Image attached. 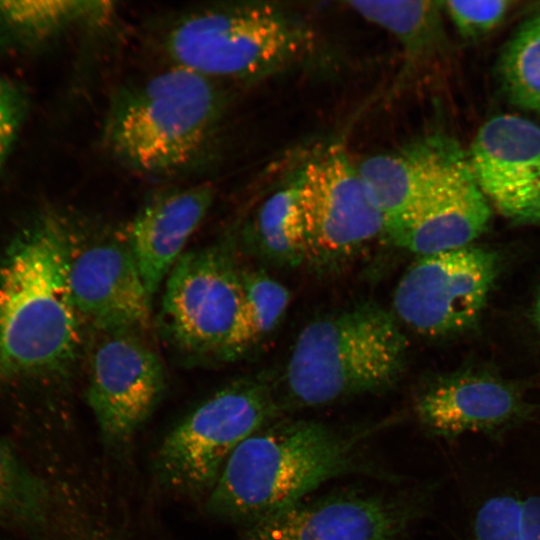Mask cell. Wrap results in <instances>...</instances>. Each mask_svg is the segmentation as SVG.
I'll return each instance as SVG.
<instances>
[{"mask_svg": "<svg viewBox=\"0 0 540 540\" xmlns=\"http://www.w3.org/2000/svg\"><path fill=\"white\" fill-rule=\"evenodd\" d=\"M381 426L347 429L316 420L276 419L233 452L204 501L206 512L245 528L334 478L363 475L395 481L369 451Z\"/></svg>", "mask_w": 540, "mask_h": 540, "instance_id": "1", "label": "cell"}, {"mask_svg": "<svg viewBox=\"0 0 540 540\" xmlns=\"http://www.w3.org/2000/svg\"><path fill=\"white\" fill-rule=\"evenodd\" d=\"M71 223L38 215L11 242L0 262V377L61 374L81 344V317L71 298Z\"/></svg>", "mask_w": 540, "mask_h": 540, "instance_id": "2", "label": "cell"}, {"mask_svg": "<svg viewBox=\"0 0 540 540\" xmlns=\"http://www.w3.org/2000/svg\"><path fill=\"white\" fill-rule=\"evenodd\" d=\"M225 108L220 82L171 65L114 92L103 142L117 162L134 172L180 173L212 150Z\"/></svg>", "mask_w": 540, "mask_h": 540, "instance_id": "3", "label": "cell"}, {"mask_svg": "<svg viewBox=\"0 0 540 540\" xmlns=\"http://www.w3.org/2000/svg\"><path fill=\"white\" fill-rule=\"evenodd\" d=\"M408 341L393 313L357 304L309 322L277 381L282 412L382 392L401 377Z\"/></svg>", "mask_w": 540, "mask_h": 540, "instance_id": "4", "label": "cell"}, {"mask_svg": "<svg viewBox=\"0 0 540 540\" xmlns=\"http://www.w3.org/2000/svg\"><path fill=\"white\" fill-rule=\"evenodd\" d=\"M308 33L266 2H221L189 9L165 28L161 47L171 65L217 82H252L302 54Z\"/></svg>", "mask_w": 540, "mask_h": 540, "instance_id": "5", "label": "cell"}, {"mask_svg": "<svg viewBox=\"0 0 540 540\" xmlns=\"http://www.w3.org/2000/svg\"><path fill=\"white\" fill-rule=\"evenodd\" d=\"M282 413L277 381L270 376L229 383L164 437L153 462L157 483L176 496L205 501L233 452Z\"/></svg>", "mask_w": 540, "mask_h": 540, "instance_id": "6", "label": "cell"}, {"mask_svg": "<svg viewBox=\"0 0 540 540\" xmlns=\"http://www.w3.org/2000/svg\"><path fill=\"white\" fill-rule=\"evenodd\" d=\"M232 247L227 239L184 252L165 280L160 325L188 357L231 360L253 346Z\"/></svg>", "mask_w": 540, "mask_h": 540, "instance_id": "7", "label": "cell"}, {"mask_svg": "<svg viewBox=\"0 0 540 540\" xmlns=\"http://www.w3.org/2000/svg\"><path fill=\"white\" fill-rule=\"evenodd\" d=\"M433 490L342 489L306 497L245 527L244 540H406L428 512Z\"/></svg>", "mask_w": 540, "mask_h": 540, "instance_id": "8", "label": "cell"}, {"mask_svg": "<svg viewBox=\"0 0 540 540\" xmlns=\"http://www.w3.org/2000/svg\"><path fill=\"white\" fill-rule=\"evenodd\" d=\"M499 270V255L474 245L418 256L396 286L393 315L427 337L464 332L479 319Z\"/></svg>", "mask_w": 540, "mask_h": 540, "instance_id": "9", "label": "cell"}, {"mask_svg": "<svg viewBox=\"0 0 540 540\" xmlns=\"http://www.w3.org/2000/svg\"><path fill=\"white\" fill-rule=\"evenodd\" d=\"M302 212L306 260L325 266L347 260L376 237L385 219L340 146L309 160L294 177Z\"/></svg>", "mask_w": 540, "mask_h": 540, "instance_id": "10", "label": "cell"}, {"mask_svg": "<svg viewBox=\"0 0 540 540\" xmlns=\"http://www.w3.org/2000/svg\"><path fill=\"white\" fill-rule=\"evenodd\" d=\"M490 217L467 153L450 139L423 190L407 209L385 222L382 236L418 256L429 255L471 245Z\"/></svg>", "mask_w": 540, "mask_h": 540, "instance_id": "11", "label": "cell"}, {"mask_svg": "<svg viewBox=\"0 0 540 540\" xmlns=\"http://www.w3.org/2000/svg\"><path fill=\"white\" fill-rule=\"evenodd\" d=\"M90 354L87 402L108 448L131 443L164 389L157 353L139 332H98Z\"/></svg>", "mask_w": 540, "mask_h": 540, "instance_id": "12", "label": "cell"}, {"mask_svg": "<svg viewBox=\"0 0 540 540\" xmlns=\"http://www.w3.org/2000/svg\"><path fill=\"white\" fill-rule=\"evenodd\" d=\"M68 285L74 306L97 332H141L150 320L149 294L126 236L79 243L73 231Z\"/></svg>", "mask_w": 540, "mask_h": 540, "instance_id": "13", "label": "cell"}, {"mask_svg": "<svg viewBox=\"0 0 540 540\" xmlns=\"http://www.w3.org/2000/svg\"><path fill=\"white\" fill-rule=\"evenodd\" d=\"M475 179L504 217L540 222V126L517 115H498L477 132L467 152Z\"/></svg>", "mask_w": 540, "mask_h": 540, "instance_id": "14", "label": "cell"}, {"mask_svg": "<svg viewBox=\"0 0 540 540\" xmlns=\"http://www.w3.org/2000/svg\"><path fill=\"white\" fill-rule=\"evenodd\" d=\"M414 411L427 432L453 440L465 434L503 432L523 420L529 408L505 380L482 372H459L422 390Z\"/></svg>", "mask_w": 540, "mask_h": 540, "instance_id": "15", "label": "cell"}, {"mask_svg": "<svg viewBox=\"0 0 540 540\" xmlns=\"http://www.w3.org/2000/svg\"><path fill=\"white\" fill-rule=\"evenodd\" d=\"M214 199L211 184L174 188L151 197L134 216L126 239L151 297L184 254Z\"/></svg>", "mask_w": 540, "mask_h": 540, "instance_id": "16", "label": "cell"}, {"mask_svg": "<svg viewBox=\"0 0 540 540\" xmlns=\"http://www.w3.org/2000/svg\"><path fill=\"white\" fill-rule=\"evenodd\" d=\"M450 138L429 135L357 165L359 175L385 222L407 209L436 169Z\"/></svg>", "mask_w": 540, "mask_h": 540, "instance_id": "17", "label": "cell"}, {"mask_svg": "<svg viewBox=\"0 0 540 540\" xmlns=\"http://www.w3.org/2000/svg\"><path fill=\"white\" fill-rule=\"evenodd\" d=\"M112 11L104 1H0V49L42 45L74 25L102 23Z\"/></svg>", "mask_w": 540, "mask_h": 540, "instance_id": "18", "label": "cell"}, {"mask_svg": "<svg viewBox=\"0 0 540 540\" xmlns=\"http://www.w3.org/2000/svg\"><path fill=\"white\" fill-rule=\"evenodd\" d=\"M346 5L389 32L412 63L431 58L443 46L441 1H350Z\"/></svg>", "mask_w": 540, "mask_h": 540, "instance_id": "19", "label": "cell"}, {"mask_svg": "<svg viewBox=\"0 0 540 540\" xmlns=\"http://www.w3.org/2000/svg\"><path fill=\"white\" fill-rule=\"evenodd\" d=\"M250 248L278 265L306 260L305 229L294 178L270 194L243 230Z\"/></svg>", "mask_w": 540, "mask_h": 540, "instance_id": "20", "label": "cell"}, {"mask_svg": "<svg viewBox=\"0 0 540 540\" xmlns=\"http://www.w3.org/2000/svg\"><path fill=\"white\" fill-rule=\"evenodd\" d=\"M467 540H540V489L497 484L481 493Z\"/></svg>", "mask_w": 540, "mask_h": 540, "instance_id": "21", "label": "cell"}, {"mask_svg": "<svg viewBox=\"0 0 540 540\" xmlns=\"http://www.w3.org/2000/svg\"><path fill=\"white\" fill-rule=\"evenodd\" d=\"M50 511L45 483L0 438V527L29 533L40 531Z\"/></svg>", "mask_w": 540, "mask_h": 540, "instance_id": "22", "label": "cell"}, {"mask_svg": "<svg viewBox=\"0 0 540 540\" xmlns=\"http://www.w3.org/2000/svg\"><path fill=\"white\" fill-rule=\"evenodd\" d=\"M497 74L510 103L540 112V13L522 22L506 42Z\"/></svg>", "mask_w": 540, "mask_h": 540, "instance_id": "23", "label": "cell"}, {"mask_svg": "<svg viewBox=\"0 0 540 540\" xmlns=\"http://www.w3.org/2000/svg\"><path fill=\"white\" fill-rule=\"evenodd\" d=\"M241 281L251 340L255 345L279 326L291 296L282 283L260 269L241 268Z\"/></svg>", "mask_w": 540, "mask_h": 540, "instance_id": "24", "label": "cell"}, {"mask_svg": "<svg viewBox=\"0 0 540 540\" xmlns=\"http://www.w3.org/2000/svg\"><path fill=\"white\" fill-rule=\"evenodd\" d=\"M512 1H446L443 9L459 33L476 39L494 30L511 8Z\"/></svg>", "mask_w": 540, "mask_h": 540, "instance_id": "25", "label": "cell"}, {"mask_svg": "<svg viewBox=\"0 0 540 540\" xmlns=\"http://www.w3.org/2000/svg\"><path fill=\"white\" fill-rule=\"evenodd\" d=\"M27 107L23 89L12 80L0 76V169L18 137Z\"/></svg>", "mask_w": 540, "mask_h": 540, "instance_id": "26", "label": "cell"}, {"mask_svg": "<svg viewBox=\"0 0 540 540\" xmlns=\"http://www.w3.org/2000/svg\"><path fill=\"white\" fill-rule=\"evenodd\" d=\"M533 319L537 327L540 329V289L535 297L533 305Z\"/></svg>", "mask_w": 540, "mask_h": 540, "instance_id": "27", "label": "cell"}, {"mask_svg": "<svg viewBox=\"0 0 540 540\" xmlns=\"http://www.w3.org/2000/svg\"><path fill=\"white\" fill-rule=\"evenodd\" d=\"M90 540H115V539H108V538H104L100 536H97V537L93 536Z\"/></svg>", "mask_w": 540, "mask_h": 540, "instance_id": "28", "label": "cell"}]
</instances>
